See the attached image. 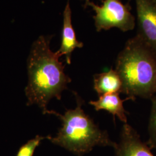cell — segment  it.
Here are the masks:
<instances>
[{"label": "cell", "instance_id": "10", "mask_svg": "<svg viewBox=\"0 0 156 156\" xmlns=\"http://www.w3.org/2000/svg\"><path fill=\"white\" fill-rule=\"evenodd\" d=\"M151 109L149 123V143L151 146L156 148V94L151 98Z\"/></svg>", "mask_w": 156, "mask_h": 156}, {"label": "cell", "instance_id": "4", "mask_svg": "<svg viewBox=\"0 0 156 156\" xmlns=\"http://www.w3.org/2000/svg\"><path fill=\"white\" fill-rule=\"evenodd\" d=\"M84 5L95 12L93 18L96 30H108L117 28L123 32L133 30L135 20L131 12V7L120 0H102V5H97L90 0H84Z\"/></svg>", "mask_w": 156, "mask_h": 156}, {"label": "cell", "instance_id": "5", "mask_svg": "<svg viewBox=\"0 0 156 156\" xmlns=\"http://www.w3.org/2000/svg\"><path fill=\"white\" fill-rule=\"evenodd\" d=\"M140 33L138 35L156 57V4L151 0H135Z\"/></svg>", "mask_w": 156, "mask_h": 156}, {"label": "cell", "instance_id": "2", "mask_svg": "<svg viewBox=\"0 0 156 156\" xmlns=\"http://www.w3.org/2000/svg\"><path fill=\"white\" fill-rule=\"evenodd\" d=\"M115 71L122 83L120 93L131 100L156 94V57L138 35L118 55Z\"/></svg>", "mask_w": 156, "mask_h": 156}, {"label": "cell", "instance_id": "11", "mask_svg": "<svg viewBox=\"0 0 156 156\" xmlns=\"http://www.w3.org/2000/svg\"><path fill=\"white\" fill-rule=\"evenodd\" d=\"M48 136H36L34 138L30 140L25 145L22 146L18 151L16 156H33L36 148L39 146L41 142Z\"/></svg>", "mask_w": 156, "mask_h": 156}, {"label": "cell", "instance_id": "3", "mask_svg": "<svg viewBox=\"0 0 156 156\" xmlns=\"http://www.w3.org/2000/svg\"><path fill=\"white\" fill-rule=\"evenodd\" d=\"M77 106L67 110L64 115L48 110L46 114L53 115L62 121L60 128L55 137L48 136V140L78 156L89 153L95 146H111L116 143L109 138L106 131L102 130L82 106L83 101L76 94Z\"/></svg>", "mask_w": 156, "mask_h": 156}, {"label": "cell", "instance_id": "9", "mask_svg": "<svg viewBox=\"0 0 156 156\" xmlns=\"http://www.w3.org/2000/svg\"><path fill=\"white\" fill-rule=\"evenodd\" d=\"M122 86L121 79L113 68L105 73L94 75V89L99 97L116 92L120 93Z\"/></svg>", "mask_w": 156, "mask_h": 156}, {"label": "cell", "instance_id": "6", "mask_svg": "<svg viewBox=\"0 0 156 156\" xmlns=\"http://www.w3.org/2000/svg\"><path fill=\"white\" fill-rule=\"evenodd\" d=\"M114 149L115 156H154L142 142L136 131L127 123L124 124L119 142Z\"/></svg>", "mask_w": 156, "mask_h": 156}, {"label": "cell", "instance_id": "8", "mask_svg": "<svg viewBox=\"0 0 156 156\" xmlns=\"http://www.w3.org/2000/svg\"><path fill=\"white\" fill-rule=\"evenodd\" d=\"M120 93H113L103 95L99 97L97 101H91L89 104L94 108L96 111L100 110H106L111 113L113 117L117 116L119 119L124 123H127V117L126 113H128L124 109L123 102L131 98L127 97L124 100H122L119 95Z\"/></svg>", "mask_w": 156, "mask_h": 156}, {"label": "cell", "instance_id": "12", "mask_svg": "<svg viewBox=\"0 0 156 156\" xmlns=\"http://www.w3.org/2000/svg\"><path fill=\"white\" fill-rule=\"evenodd\" d=\"M153 2H154L155 4H156V0H151Z\"/></svg>", "mask_w": 156, "mask_h": 156}, {"label": "cell", "instance_id": "1", "mask_svg": "<svg viewBox=\"0 0 156 156\" xmlns=\"http://www.w3.org/2000/svg\"><path fill=\"white\" fill-rule=\"evenodd\" d=\"M51 37L41 35L33 44L27 58L28 83L25 89L28 106L36 105L44 114L52 98L60 100L71 79L64 73L61 55L50 48Z\"/></svg>", "mask_w": 156, "mask_h": 156}, {"label": "cell", "instance_id": "7", "mask_svg": "<svg viewBox=\"0 0 156 156\" xmlns=\"http://www.w3.org/2000/svg\"><path fill=\"white\" fill-rule=\"evenodd\" d=\"M83 44L76 39L75 32L72 24V12L69 1L63 12V26L62 30V44L58 53L62 56H65L68 64L71 63V56L73 50L76 48H82Z\"/></svg>", "mask_w": 156, "mask_h": 156}]
</instances>
